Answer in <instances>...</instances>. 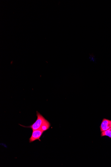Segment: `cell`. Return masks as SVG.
Masks as SVG:
<instances>
[{"mask_svg": "<svg viewBox=\"0 0 111 167\" xmlns=\"http://www.w3.org/2000/svg\"><path fill=\"white\" fill-rule=\"evenodd\" d=\"M37 119L34 123L28 127H25L22 125H20L26 128H30L33 130L40 129L44 121L46 120L38 112H37Z\"/></svg>", "mask_w": 111, "mask_h": 167, "instance_id": "obj_1", "label": "cell"}, {"mask_svg": "<svg viewBox=\"0 0 111 167\" xmlns=\"http://www.w3.org/2000/svg\"><path fill=\"white\" fill-rule=\"evenodd\" d=\"M43 132L40 129L33 130L32 136L29 139L30 143L37 140L41 141L40 138L42 136Z\"/></svg>", "mask_w": 111, "mask_h": 167, "instance_id": "obj_2", "label": "cell"}, {"mask_svg": "<svg viewBox=\"0 0 111 167\" xmlns=\"http://www.w3.org/2000/svg\"><path fill=\"white\" fill-rule=\"evenodd\" d=\"M111 128V120L105 119L103 120L100 126L101 132H103Z\"/></svg>", "mask_w": 111, "mask_h": 167, "instance_id": "obj_3", "label": "cell"}, {"mask_svg": "<svg viewBox=\"0 0 111 167\" xmlns=\"http://www.w3.org/2000/svg\"><path fill=\"white\" fill-rule=\"evenodd\" d=\"M50 127V124L47 120H45L41 127L40 129L43 132L46 131Z\"/></svg>", "mask_w": 111, "mask_h": 167, "instance_id": "obj_4", "label": "cell"}, {"mask_svg": "<svg viewBox=\"0 0 111 167\" xmlns=\"http://www.w3.org/2000/svg\"><path fill=\"white\" fill-rule=\"evenodd\" d=\"M108 136L111 138V128L109 129L101 132V136Z\"/></svg>", "mask_w": 111, "mask_h": 167, "instance_id": "obj_5", "label": "cell"}]
</instances>
